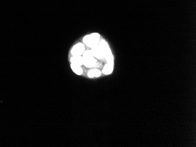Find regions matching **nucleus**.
<instances>
[{
	"label": "nucleus",
	"instance_id": "423d86ee",
	"mask_svg": "<svg viewBox=\"0 0 196 147\" xmlns=\"http://www.w3.org/2000/svg\"><path fill=\"white\" fill-rule=\"evenodd\" d=\"M84 64L88 67H91L94 66L96 65V60L94 59L93 57L88 58H84Z\"/></svg>",
	"mask_w": 196,
	"mask_h": 147
},
{
	"label": "nucleus",
	"instance_id": "39448f33",
	"mask_svg": "<svg viewBox=\"0 0 196 147\" xmlns=\"http://www.w3.org/2000/svg\"><path fill=\"white\" fill-rule=\"evenodd\" d=\"M70 62L73 64L81 66L84 63V59L83 57H81V56H73L70 59Z\"/></svg>",
	"mask_w": 196,
	"mask_h": 147
},
{
	"label": "nucleus",
	"instance_id": "6e6552de",
	"mask_svg": "<svg viewBox=\"0 0 196 147\" xmlns=\"http://www.w3.org/2000/svg\"><path fill=\"white\" fill-rule=\"evenodd\" d=\"M101 71L97 69H93L90 70L88 72V76L89 78H93V77H99L101 76Z\"/></svg>",
	"mask_w": 196,
	"mask_h": 147
},
{
	"label": "nucleus",
	"instance_id": "f03ea898",
	"mask_svg": "<svg viewBox=\"0 0 196 147\" xmlns=\"http://www.w3.org/2000/svg\"><path fill=\"white\" fill-rule=\"evenodd\" d=\"M100 35L97 33L92 34L91 35H87L84 38V42L88 46L93 47L97 44L99 41Z\"/></svg>",
	"mask_w": 196,
	"mask_h": 147
},
{
	"label": "nucleus",
	"instance_id": "0eeeda50",
	"mask_svg": "<svg viewBox=\"0 0 196 147\" xmlns=\"http://www.w3.org/2000/svg\"><path fill=\"white\" fill-rule=\"evenodd\" d=\"M113 69V64L108 63L104 67L102 72L105 75H109L112 72Z\"/></svg>",
	"mask_w": 196,
	"mask_h": 147
},
{
	"label": "nucleus",
	"instance_id": "1a4fd4ad",
	"mask_svg": "<svg viewBox=\"0 0 196 147\" xmlns=\"http://www.w3.org/2000/svg\"><path fill=\"white\" fill-rule=\"evenodd\" d=\"M71 68H72V70L74 71L76 73V74L79 75H82L83 71H82V68L80 67V66H78V65H76L75 64L72 63L71 64Z\"/></svg>",
	"mask_w": 196,
	"mask_h": 147
},
{
	"label": "nucleus",
	"instance_id": "9d476101",
	"mask_svg": "<svg viewBox=\"0 0 196 147\" xmlns=\"http://www.w3.org/2000/svg\"><path fill=\"white\" fill-rule=\"evenodd\" d=\"M91 57H94L93 53L92 51H86L84 53V58H91Z\"/></svg>",
	"mask_w": 196,
	"mask_h": 147
},
{
	"label": "nucleus",
	"instance_id": "7ed1b4c3",
	"mask_svg": "<svg viewBox=\"0 0 196 147\" xmlns=\"http://www.w3.org/2000/svg\"><path fill=\"white\" fill-rule=\"evenodd\" d=\"M85 47L82 43H78L73 46L72 49V55L73 56H81L84 52Z\"/></svg>",
	"mask_w": 196,
	"mask_h": 147
},
{
	"label": "nucleus",
	"instance_id": "f257e3e1",
	"mask_svg": "<svg viewBox=\"0 0 196 147\" xmlns=\"http://www.w3.org/2000/svg\"><path fill=\"white\" fill-rule=\"evenodd\" d=\"M99 46L102 48V51L104 52V56L105 57V58H106L108 63H113V55L112 54L111 51L110 49V48H109L108 43H106V42H105L104 40L101 41L100 42V43H99Z\"/></svg>",
	"mask_w": 196,
	"mask_h": 147
},
{
	"label": "nucleus",
	"instance_id": "20e7f679",
	"mask_svg": "<svg viewBox=\"0 0 196 147\" xmlns=\"http://www.w3.org/2000/svg\"><path fill=\"white\" fill-rule=\"evenodd\" d=\"M91 51L93 53V56L96 57L97 59H102L104 57V52L99 45H96L93 46Z\"/></svg>",
	"mask_w": 196,
	"mask_h": 147
}]
</instances>
